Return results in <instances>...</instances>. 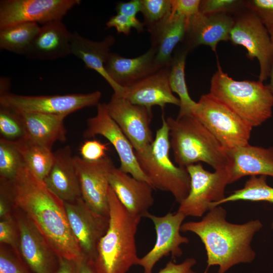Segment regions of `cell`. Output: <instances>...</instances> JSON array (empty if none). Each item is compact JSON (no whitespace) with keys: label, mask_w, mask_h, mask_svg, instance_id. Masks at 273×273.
Segmentation results:
<instances>
[{"label":"cell","mask_w":273,"mask_h":273,"mask_svg":"<svg viewBox=\"0 0 273 273\" xmlns=\"http://www.w3.org/2000/svg\"><path fill=\"white\" fill-rule=\"evenodd\" d=\"M162 121L153 142L144 149L135 151V155L154 188L170 193L179 204L189 193L190 177L186 168L171 160L169 130L164 114Z\"/></svg>","instance_id":"cell-6"},{"label":"cell","mask_w":273,"mask_h":273,"mask_svg":"<svg viewBox=\"0 0 273 273\" xmlns=\"http://www.w3.org/2000/svg\"><path fill=\"white\" fill-rule=\"evenodd\" d=\"M172 14L183 17L188 23L194 16L199 13L201 0H170Z\"/></svg>","instance_id":"cell-41"},{"label":"cell","mask_w":273,"mask_h":273,"mask_svg":"<svg viewBox=\"0 0 273 273\" xmlns=\"http://www.w3.org/2000/svg\"><path fill=\"white\" fill-rule=\"evenodd\" d=\"M226 217V210L219 205L210 209L201 220L183 223L180 228L181 232H191L200 238L206 251L207 268L218 265V273L253 261L256 254L251 243L263 226L258 219L235 224Z\"/></svg>","instance_id":"cell-2"},{"label":"cell","mask_w":273,"mask_h":273,"mask_svg":"<svg viewBox=\"0 0 273 273\" xmlns=\"http://www.w3.org/2000/svg\"><path fill=\"white\" fill-rule=\"evenodd\" d=\"M19 113L24 123L26 141L52 150L55 143L66 141L67 130L64 122L66 116L38 113Z\"/></svg>","instance_id":"cell-27"},{"label":"cell","mask_w":273,"mask_h":273,"mask_svg":"<svg viewBox=\"0 0 273 273\" xmlns=\"http://www.w3.org/2000/svg\"><path fill=\"white\" fill-rule=\"evenodd\" d=\"M0 244L9 246L21 256L19 231L14 214L11 217L1 219Z\"/></svg>","instance_id":"cell-37"},{"label":"cell","mask_w":273,"mask_h":273,"mask_svg":"<svg viewBox=\"0 0 273 273\" xmlns=\"http://www.w3.org/2000/svg\"><path fill=\"white\" fill-rule=\"evenodd\" d=\"M115 41L114 37L111 35L107 36L101 41H95L74 31L72 33L71 41V54L80 59L86 68L92 69L99 74L110 85L114 93L121 96L124 88L110 78L105 66L110 53V48Z\"/></svg>","instance_id":"cell-25"},{"label":"cell","mask_w":273,"mask_h":273,"mask_svg":"<svg viewBox=\"0 0 273 273\" xmlns=\"http://www.w3.org/2000/svg\"><path fill=\"white\" fill-rule=\"evenodd\" d=\"M81 197L85 203L98 214L109 216V177L115 167L107 156L96 161H87L74 156Z\"/></svg>","instance_id":"cell-13"},{"label":"cell","mask_w":273,"mask_h":273,"mask_svg":"<svg viewBox=\"0 0 273 273\" xmlns=\"http://www.w3.org/2000/svg\"><path fill=\"white\" fill-rule=\"evenodd\" d=\"M19 231L20 255L33 273H56L59 257L32 221L14 208Z\"/></svg>","instance_id":"cell-17"},{"label":"cell","mask_w":273,"mask_h":273,"mask_svg":"<svg viewBox=\"0 0 273 273\" xmlns=\"http://www.w3.org/2000/svg\"><path fill=\"white\" fill-rule=\"evenodd\" d=\"M106 107L135 151L144 149L153 142L154 139L150 128L152 109L132 104L114 93Z\"/></svg>","instance_id":"cell-15"},{"label":"cell","mask_w":273,"mask_h":273,"mask_svg":"<svg viewBox=\"0 0 273 273\" xmlns=\"http://www.w3.org/2000/svg\"><path fill=\"white\" fill-rule=\"evenodd\" d=\"M141 0H131L126 2L117 3L115 7V11L118 14L125 15L130 18H136L137 14L141 12Z\"/></svg>","instance_id":"cell-42"},{"label":"cell","mask_w":273,"mask_h":273,"mask_svg":"<svg viewBox=\"0 0 273 273\" xmlns=\"http://www.w3.org/2000/svg\"><path fill=\"white\" fill-rule=\"evenodd\" d=\"M0 273H33L22 257L10 247L1 244Z\"/></svg>","instance_id":"cell-36"},{"label":"cell","mask_w":273,"mask_h":273,"mask_svg":"<svg viewBox=\"0 0 273 273\" xmlns=\"http://www.w3.org/2000/svg\"><path fill=\"white\" fill-rule=\"evenodd\" d=\"M80 0H2L0 29L25 23L41 24L62 20Z\"/></svg>","instance_id":"cell-11"},{"label":"cell","mask_w":273,"mask_h":273,"mask_svg":"<svg viewBox=\"0 0 273 273\" xmlns=\"http://www.w3.org/2000/svg\"><path fill=\"white\" fill-rule=\"evenodd\" d=\"M234 17L229 40L234 45L244 47L249 59H257L259 81L263 82L269 78L273 63V45L269 33L259 19L246 9Z\"/></svg>","instance_id":"cell-9"},{"label":"cell","mask_w":273,"mask_h":273,"mask_svg":"<svg viewBox=\"0 0 273 273\" xmlns=\"http://www.w3.org/2000/svg\"><path fill=\"white\" fill-rule=\"evenodd\" d=\"M169 66L128 87H124L121 96L131 103L152 109L158 106L163 109L167 104L179 106L180 101L170 87Z\"/></svg>","instance_id":"cell-19"},{"label":"cell","mask_w":273,"mask_h":273,"mask_svg":"<svg viewBox=\"0 0 273 273\" xmlns=\"http://www.w3.org/2000/svg\"><path fill=\"white\" fill-rule=\"evenodd\" d=\"M268 32L269 33L271 40L273 45V27L268 30Z\"/></svg>","instance_id":"cell-47"},{"label":"cell","mask_w":273,"mask_h":273,"mask_svg":"<svg viewBox=\"0 0 273 273\" xmlns=\"http://www.w3.org/2000/svg\"><path fill=\"white\" fill-rule=\"evenodd\" d=\"M187 24L186 18L171 13L168 18L148 31L151 48L155 50L159 68L169 66L176 47L184 39Z\"/></svg>","instance_id":"cell-26"},{"label":"cell","mask_w":273,"mask_h":273,"mask_svg":"<svg viewBox=\"0 0 273 273\" xmlns=\"http://www.w3.org/2000/svg\"><path fill=\"white\" fill-rule=\"evenodd\" d=\"M68 223L83 256L94 261L98 244L106 233L109 216L97 213L82 197L64 202Z\"/></svg>","instance_id":"cell-14"},{"label":"cell","mask_w":273,"mask_h":273,"mask_svg":"<svg viewBox=\"0 0 273 273\" xmlns=\"http://www.w3.org/2000/svg\"><path fill=\"white\" fill-rule=\"evenodd\" d=\"M40 27L37 23H25L0 29V48L25 56Z\"/></svg>","instance_id":"cell-29"},{"label":"cell","mask_w":273,"mask_h":273,"mask_svg":"<svg viewBox=\"0 0 273 273\" xmlns=\"http://www.w3.org/2000/svg\"><path fill=\"white\" fill-rule=\"evenodd\" d=\"M141 12L148 31L168 18L172 13L170 0H141Z\"/></svg>","instance_id":"cell-34"},{"label":"cell","mask_w":273,"mask_h":273,"mask_svg":"<svg viewBox=\"0 0 273 273\" xmlns=\"http://www.w3.org/2000/svg\"><path fill=\"white\" fill-rule=\"evenodd\" d=\"M14 208L32 221L59 257H84L70 228L64 202L24 165L8 181Z\"/></svg>","instance_id":"cell-1"},{"label":"cell","mask_w":273,"mask_h":273,"mask_svg":"<svg viewBox=\"0 0 273 273\" xmlns=\"http://www.w3.org/2000/svg\"><path fill=\"white\" fill-rule=\"evenodd\" d=\"M245 9L243 0H202L199 7L201 13H224L233 16Z\"/></svg>","instance_id":"cell-35"},{"label":"cell","mask_w":273,"mask_h":273,"mask_svg":"<svg viewBox=\"0 0 273 273\" xmlns=\"http://www.w3.org/2000/svg\"><path fill=\"white\" fill-rule=\"evenodd\" d=\"M79 260L59 257V265L56 273H78Z\"/></svg>","instance_id":"cell-44"},{"label":"cell","mask_w":273,"mask_h":273,"mask_svg":"<svg viewBox=\"0 0 273 273\" xmlns=\"http://www.w3.org/2000/svg\"><path fill=\"white\" fill-rule=\"evenodd\" d=\"M187 273H197L196 272L193 271L192 269L188 271ZM203 273H207V269H206L204 272Z\"/></svg>","instance_id":"cell-48"},{"label":"cell","mask_w":273,"mask_h":273,"mask_svg":"<svg viewBox=\"0 0 273 273\" xmlns=\"http://www.w3.org/2000/svg\"><path fill=\"white\" fill-rule=\"evenodd\" d=\"M170 147L177 166L204 162L214 170L229 167L226 150L210 131L193 115L166 119Z\"/></svg>","instance_id":"cell-4"},{"label":"cell","mask_w":273,"mask_h":273,"mask_svg":"<svg viewBox=\"0 0 273 273\" xmlns=\"http://www.w3.org/2000/svg\"><path fill=\"white\" fill-rule=\"evenodd\" d=\"M268 78H269V82L267 84V86L273 96V63L270 70Z\"/></svg>","instance_id":"cell-46"},{"label":"cell","mask_w":273,"mask_h":273,"mask_svg":"<svg viewBox=\"0 0 273 273\" xmlns=\"http://www.w3.org/2000/svg\"><path fill=\"white\" fill-rule=\"evenodd\" d=\"M86 126L83 133L84 138L90 139L97 135L105 137L117 153L120 162L119 168L133 177L151 185L140 166L134 148L109 115L106 103H100L97 106V114L87 120Z\"/></svg>","instance_id":"cell-12"},{"label":"cell","mask_w":273,"mask_h":273,"mask_svg":"<svg viewBox=\"0 0 273 273\" xmlns=\"http://www.w3.org/2000/svg\"><path fill=\"white\" fill-rule=\"evenodd\" d=\"M228 152L230 159V184L246 176L273 177V147L248 144Z\"/></svg>","instance_id":"cell-22"},{"label":"cell","mask_w":273,"mask_h":273,"mask_svg":"<svg viewBox=\"0 0 273 273\" xmlns=\"http://www.w3.org/2000/svg\"><path fill=\"white\" fill-rule=\"evenodd\" d=\"M266 179L267 176L264 175L250 176L243 188L234 191L220 201L212 204L210 209L226 202L239 200L265 201L273 203V188L267 184Z\"/></svg>","instance_id":"cell-31"},{"label":"cell","mask_w":273,"mask_h":273,"mask_svg":"<svg viewBox=\"0 0 273 273\" xmlns=\"http://www.w3.org/2000/svg\"><path fill=\"white\" fill-rule=\"evenodd\" d=\"M108 144L94 139L86 140L80 146L79 153L81 158L87 161H96L106 157L108 150Z\"/></svg>","instance_id":"cell-40"},{"label":"cell","mask_w":273,"mask_h":273,"mask_svg":"<svg viewBox=\"0 0 273 273\" xmlns=\"http://www.w3.org/2000/svg\"><path fill=\"white\" fill-rule=\"evenodd\" d=\"M234 23V16L229 14L199 12L189 20L182 46L189 52L205 45L216 54L218 43L229 40Z\"/></svg>","instance_id":"cell-18"},{"label":"cell","mask_w":273,"mask_h":273,"mask_svg":"<svg viewBox=\"0 0 273 273\" xmlns=\"http://www.w3.org/2000/svg\"><path fill=\"white\" fill-rule=\"evenodd\" d=\"M189 52L182 46L175 49L169 65L168 80L171 89L176 93L180 101L179 111L177 117L193 115L196 102L191 98L185 77L186 58Z\"/></svg>","instance_id":"cell-28"},{"label":"cell","mask_w":273,"mask_h":273,"mask_svg":"<svg viewBox=\"0 0 273 273\" xmlns=\"http://www.w3.org/2000/svg\"><path fill=\"white\" fill-rule=\"evenodd\" d=\"M78 273H97L93 261L83 257L78 261Z\"/></svg>","instance_id":"cell-45"},{"label":"cell","mask_w":273,"mask_h":273,"mask_svg":"<svg viewBox=\"0 0 273 273\" xmlns=\"http://www.w3.org/2000/svg\"><path fill=\"white\" fill-rule=\"evenodd\" d=\"M24 165L19 142L0 139V179L12 180Z\"/></svg>","instance_id":"cell-32"},{"label":"cell","mask_w":273,"mask_h":273,"mask_svg":"<svg viewBox=\"0 0 273 273\" xmlns=\"http://www.w3.org/2000/svg\"><path fill=\"white\" fill-rule=\"evenodd\" d=\"M152 220L156 233V240L153 248L142 258L137 264L141 266L144 273H152L157 262L163 257L171 254L173 258L183 255L180 246L188 244L189 240L181 235L180 228L186 216L177 211L158 216L150 213L145 216Z\"/></svg>","instance_id":"cell-16"},{"label":"cell","mask_w":273,"mask_h":273,"mask_svg":"<svg viewBox=\"0 0 273 273\" xmlns=\"http://www.w3.org/2000/svg\"><path fill=\"white\" fill-rule=\"evenodd\" d=\"M109 221L100 240L93 265L97 273H126L139 258L135 236L141 217L131 214L109 187Z\"/></svg>","instance_id":"cell-3"},{"label":"cell","mask_w":273,"mask_h":273,"mask_svg":"<svg viewBox=\"0 0 273 273\" xmlns=\"http://www.w3.org/2000/svg\"><path fill=\"white\" fill-rule=\"evenodd\" d=\"M196 263V261L193 258H188L179 264L175 263L170 261L158 273H187L192 269V267Z\"/></svg>","instance_id":"cell-43"},{"label":"cell","mask_w":273,"mask_h":273,"mask_svg":"<svg viewBox=\"0 0 273 273\" xmlns=\"http://www.w3.org/2000/svg\"><path fill=\"white\" fill-rule=\"evenodd\" d=\"M245 8L259 19L268 31L273 27V0H247Z\"/></svg>","instance_id":"cell-38"},{"label":"cell","mask_w":273,"mask_h":273,"mask_svg":"<svg viewBox=\"0 0 273 273\" xmlns=\"http://www.w3.org/2000/svg\"><path fill=\"white\" fill-rule=\"evenodd\" d=\"M109 185L121 204L135 216L145 217L153 205V187L119 168L115 167L112 170Z\"/></svg>","instance_id":"cell-20"},{"label":"cell","mask_w":273,"mask_h":273,"mask_svg":"<svg viewBox=\"0 0 273 273\" xmlns=\"http://www.w3.org/2000/svg\"><path fill=\"white\" fill-rule=\"evenodd\" d=\"M190 189L180 203L177 211L188 216L201 217L211 206L225 198L226 186L230 184L229 167L210 172L200 163L188 166Z\"/></svg>","instance_id":"cell-8"},{"label":"cell","mask_w":273,"mask_h":273,"mask_svg":"<svg viewBox=\"0 0 273 273\" xmlns=\"http://www.w3.org/2000/svg\"><path fill=\"white\" fill-rule=\"evenodd\" d=\"M1 139L20 142L25 140V130L20 114L4 106H0Z\"/></svg>","instance_id":"cell-33"},{"label":"cell","mask_w":273,"mask_h":273,"mask_svg":"<svg viewBox=\"0 0 273 273\" xmlns=\"http://www.w3.org/2000/svg\"><path fill=\"white\" fill-rule=\"evenodd\" d=\"M217 65L209 93L252 127L272 116L273 96L267 85L259 80H236L223 72L218 59Z\"/></svg>","instance_id":"cell-5"},{"label":"cell","mask_w":273,"mask_h":273,"mask_svg":"<svg viewBox=\"0 0 273 273\" xmlns=\"http://www.w3.org/2000/svg\"><path fill=\"white\" fill-rule=\"evenodd\" d=\"M54 156L53 167L43 180L46 186L64 202L81 197L71 147L66 146L58 149Z\"/></svg>","instance_id":"cell-24"},{"label":"cell","mask_w":273,"mask_h":273,"mask_svg":"<svg viewBox=\"0 0 273 273\" xmlns=\"http://www.w3.org/2000/svg\"><path fill=\"white\" fill-rule=\"evenodd\" d=\"M102 94L25 96L8 92L0 95V105L19 113H38L68 116L80 109L100 103Z\"/></svg>","instance_id":"cell-10"},{"label":"cell","mask_w":273,"mask_h":273,"mask_svg":"<svg viewBox=\"0 0 273 273\" xmlns=\"http://www.w3.org/2000/svg\"><path fill=\"white\" fill-rule=\"evenodd\" d=\"M72 33L62 20L40 26L25 56L33 60L51 61L71 55Z\"/></svg>","instance_id":"cell-21"},{"label":"cell","mask_w":273,"mask_h":273,"mask_svg":"<svg viewBox=\"0 0 273 273\" xmlns=\"http://www.w3.org/2000/svg\"><path fill=\"white\" fill-rule=\"evenodd\" d=\"M19 145L25 166L43 181L53 167L54 153L51 149L26 140L19 142Z\"/></svg>","instance_id":"cell-30"},{"label":"cell","mask_w":273,"mask_h":273,"mask_svg":"<svg viewBox=\"0 0 273 273\" xmlns=\"http://www.w3.org/2000/svg\"><path fill=\"white\" fill-rule=\"evenodd\" d=\"M192 113L226 150L249 144L253 127L210 93L201 96Z\"/></svg>","instance_id":"cell-7"},{"label":"cell","mask_w":273,"mask_h":273,"mask_svg":"<svg viewBox=\"0 0 273 273\" xmlns=\"http://www.w3.org/2000/svg\"><path fill=\"white\" fill-rule=\"evenodd\" d=\"M106 26L108 28H115L119 33L128 35L132 28L138 32L144 31L145 25L136 17L130 18L117 14L110 18L106 22Z\"/></svg>","instance_id":"cell-39"},{"label":"cell","mask_w":273,"mask_h":273,"mask_svg":"<svg viewBox=\"0 0 273 273\" xmlns=\"http://www.w3.org/2000/svg\"><path fill=\"white\" fill-rule=\"evenodd\" d=\"M105 66L110 78L122 87L129 86L161 69L156 63L155 50L151 47L144 54L131 58L110 52Z\"/></svg>","instance_id":"cell-23"}]
</instances>
